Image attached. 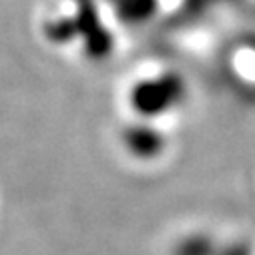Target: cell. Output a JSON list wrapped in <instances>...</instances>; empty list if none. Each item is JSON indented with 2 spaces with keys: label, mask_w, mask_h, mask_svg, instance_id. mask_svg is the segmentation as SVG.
<instances>
[{
  "label": "cell",
  "mask_w": 255,
  "mask_h": 255,
  "mask_svg": "<svg viewBox=\"0 0 255 255\" xmlns=\"http://www.w3.org/2000/svg\"><path fill=\"white\" fill-rule=\"evenodd\" d=\"M183 83L175 75H161L157 79H147L131 89V107L133 111L145 115V117H159L165 111H171L169 107L175 105V101L181 99Z\"/></svg>",
  "instance_id": "6da1fadb"
}]
</instances>
